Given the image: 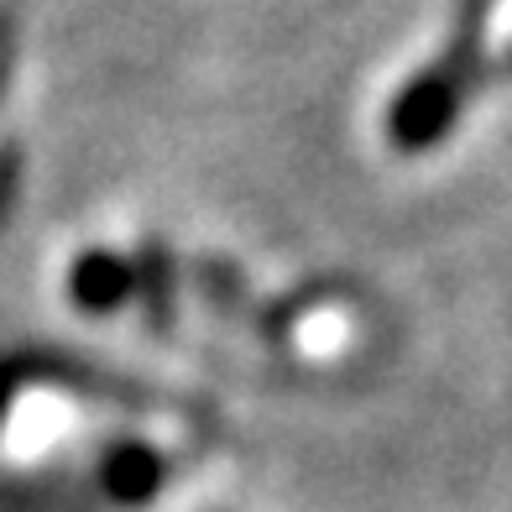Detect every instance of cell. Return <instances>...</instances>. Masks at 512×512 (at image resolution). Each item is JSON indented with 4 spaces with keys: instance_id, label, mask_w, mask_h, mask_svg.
Instances as JSON below:
<instances>
[{
    "instance_id": "6da1fadb",
    "label": "cell",
    "mask_w": 512,
    "mask_h": 512,
    "mask_svg": "<svg viewBox=\"0 0 512 512\" xmlns=\"http://www.w3.org/2000/svg\"><path fill=\"white\" fill-rule=\"evenodd\" d=\"M492 0H471V11L460 16L455 42L445 48V58L429 63L424 74H413L387 105V136L398 152H429L439 147L460 121V105L471 100L476 84V63H481V21Z\"/></svg>"
},
{
    "instance_id": "7a4b0ae2",
    "label": "cell",
    "mask_w": 512,
    "mask_h": 512,
    "mask_svg": "<svg viewBox=\"0 0 512 512\" xmlns=\"http://www.w3.org/2000/svg\"><path fill=\"white\" fill-rule=\"evenodd\" d=\"M68 298L79 314H115L136 298V262L121 251H84L68 267Z\"/></svg>"
},
{
    "instance_id": "3957f363",
    "label": "cell",
    "mask_w": 512,
    "mask_h": 512,
    "mask_svg": "<svg viewBox=\"0 0 512 512\" xmlns=\"http://www.w3.org/2000/svg\"><path fill=\"white\" fill-rule=\"evenodd\" d=\"M162 481H168V460H162L152 445H136V439H121V445H110L105 460H100V486L110 502L121 507H147Z\"/></svg>"
},
{
    "instance_id": "277c9868",
    "label": "cell",
    "mask_w": 512,
    "mask_h": 512,
    "mask_svg": "<svg viewBox=\"0 0 512 512\" xmlns=\"http://www.w3.org/2000/svg\"><path fill=\"white\" fill-rule=\"evenodd\" d=\"M168 283H173V267L162 251H147L136 262V293H147L152 304V324H168Z\"/></svg>"
},
{
    "instance_id": "5b68a950",
    "label": "cell",
    "mask_w": 512,
    "mask_h": 512,
    "mask_svg": "<svg viewBox=\"0 0 512 512\" xmlns=\"http://www.w3.org/2000/svg\"><path fill=\"white\" fill-rule=\"evenodd\" d=\"M21 382H27V366H21V361H0V418H6V408L16 403Z\"/></svg>"
},
{
    "instance_id": "8992f818",
    "label": "cell",
    "mask_w": 512,
    "mask_h": 512,
    "mask_svg": "<svg viewBox=\"0 0 512 512\" xmlns=\"http://www.w3.org/2000/svg\"><path fill=\"white\" fill-rule=\"evenodd\" d=\"M0 79H6V68H0Z\"/></svg>"
}]
</instances>
